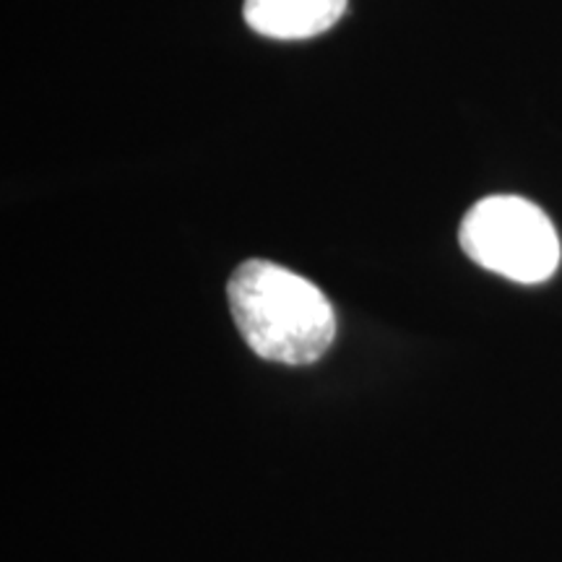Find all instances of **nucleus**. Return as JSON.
Returning <instances> with one entry per match:
<instances>
[{
    "mask_svg": "<svg viewBox=\"0 0 562 562\" xmlns=\"http://www.w3.org/2000/svg\"><path fill=\"white\" fill-rule=\"evenodd\" d=\"M237 331L258 357L281 364H311L336 336L331 302L313 281L284 266L248 261L227 284Z\"/></svg>",
    "mask_w": 562,
    "mask_h": 562,
    "instance_id": "nucleus-1",
    "label": "nucleus"
},
{
    "mask_svg": "<svg viewBox=\"0 0 562 562\" xmlns=\"http://www.w3.org/2000/svg\"><path fill=\"white\" fill-rule=\"evenodd\" d=\"M461 248L482 269L539 284L560 266V237L550 216L537 203L518 195H490L463 216Z\"/></svg>",
    "mask_w": 562,
    "mask_h": 562,
    "instance_id": "nucleus-2",
    "label": "nucleus"
},
{
    "mask_svg": "<svg viewBox=\"0 0 562 562\" xmlns=\"http://www.w3.org/2000/svg\"><path fill=\"white\" fill-rule=\"evenodd\" d=\"M347 0H245L250 30L277 40H307L331 30Z\"/></svg>",
    "mask_w": 562,
    "mask_h": 562,
    "instance_id": "nucleus-3",
    "label": "nucleus"
}]
</instances>
